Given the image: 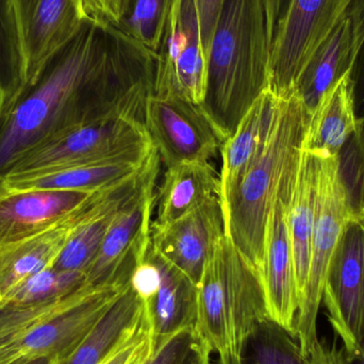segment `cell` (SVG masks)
Masks as SVG:
<instances>
[{"label": "cell", "mask_w": 364, "mask_h": 364, "mask_svg": "<svg viewBox=\"0 0 364 364\" xmlns=\"http://www.w3.org/2000/svg\"><path fill=\"white\" fill-rule=\"evenodd\" d=\"M156 63L123 30L85 18L0 110V181L23 156L76 128L114 117L144 122Z\"/></svg>", "instance_id": "1"}, {"label": "cell", "mask_w": 364, "mask_h": 364, "mask_svg": "<svg viewBox=\"0 0 364 364\" xmlns=\"http://www.w3.org/2000/svg\"><path fill=\"white\" fill-rule=\"evenodd\" d=\"M271 42L265 0H225L208 59L200 105L223 140L269 89Z\"/></svg>", "instance_id": "2"}, {"label": "cell", "mask_w": 364, "mask_h": 364, "mask_svg": "<svg viewBox=\"0 0 364 364\" xmlns=\"http://www.w3.org/2000/svg\"><path fill=\"white\" fill-rule=\"evenodd\" d=\"M310 117L296 90L278 96L267 141L223 207L226 235L258 269L272 205L289 171L299 161Z\"/></svg>", "instance_id": "3"}, {"label": "cell", "mask_w": 364, "mask_h": 364, "mask_svg": "<svg viewBox=\"0 0 364 364\" xmlns=\"http://www.w3.org/2000/svg\"><path fill=\"white\" fill-rule=\"evenodd\" d=\"M269 318L259 269L225 235L196 284L194 328L218 364H240L254 325Z\"/></svg>", "instance_id": "4"}, {"label": "cell", "mask_w": 364, "mask_h": 364, "mask_svg": "<svg viewBox=\"0 0 364 364\" xmlns=\"http://www.w3.org/2000/svg\"><path fill=\"white\" fill-rule=\"evenodd\" d=\"M154 151L142 119L110 117L66 132L23 156L6 177L102 162L144 161Z\"/></svg>", "instance_id": "5"}, {"label": "cell", "mask_w": 364, "mask_h": 364, "mask_svg": "<svg viewBox=\"0 0 364 364\" xmlns=\"http://www.w3.org/2000/svg\"><path fill=\"white\" fill-rule=\"evenodd\" d=\"M132 269L110 282L91 284L85 296L68 309L0 341V364H28L45 358L63 363L129 286Z\"/></svg>", "instance_id": "6"}, {"label": "cell", "mask_w": 364, "mask_h": 364, "mask_svg": "<svg viewBox=\"0 0 364 364\" xmlns=\"http://www.w3.org/2000/svg\"><path fill=\"white\" fill-rule=\"evenodd\" d=\"M318 158V205L312 233L309 277L295 322V338L308 357L318 340L316 321L327 271L344 224L353 213L350 194L340 170L339 156Z\"/></svg>", "instance_id": "7"}, {"label": "cell", "mask_w": 364, "mask_h": 364, "mask_svg": "<svg viewBox=\"0 0 364 364\" xmlns=\"http://www.w3.org/2000/svg\"><path fill=\"white\" fill-rule=\"evenodd\" d=\"M352 0H290L276 27L269 89L278 96L296 89L308 64L324 44Z\"/></svg>", "instance_id": "8"}, {"label": "cell", "mask_w": 364, "mask_h": 364, "mask_svg": "<svg viewBox=\"0 0 364 364\" xmlns=\"http://www.w3.org/2000/svg\"><path fill=\"white\" fill-rule=\"evenodd\" d=\"M346 363L364 353V209L344 224L325 279L323 299Z\"/></svg>", "instance_id": "9"}, {"label": "cell", "mask_w": 364, "mask_h": 364, "mask_svg": "<svg viewBox=\"0 0 364 364\" xmlns=\"http://www.w3.org/2000/svg\"><path fill=\"white\" fill-rule=\"evenodd\" d=\"M207 76L196 0H173L157 53L154 94L201 105Z\"/></svg>", "instance_id": "10"}, {"label": "cell", "mask_w": 364, "mask_h": 364, "mask_svg": "<svg viewBox=\"0 0 364 364\" xmlns=\"http://www.w3.org/2000/svg\"><path fill=\"white\" fill-rule=\"evenodd\" d=\"M144 125L166 168L210 161L224 143L200 105L174 96L151 94L145 105Z\"/></svg>", "instance_id": "11"}, {"label": "cell", "mask_w": 364, "mask_h": 364, "mask_svg": "<svg viewBox=\"0 0 364 364\" xmlns=\"http://www.w3.org/2000/svg\"><path fill=\"white\" fill-rule=\"evenodd\" d=\"M299 161L289 171L272 205L265 228L262 262L259 269L267 316L294 337L299 299L289 230L288 203Z\"/></svg>", "instance_id": "12"}, {"label": "cell", "mask_w": 364, "mask_h": 364, "mask_svg": "<svg viewBox=\"0 0 364 364\" xmlns=\"http://www.w3.org/2000/svg\"><path fill=\"white\" fill-rule=\"evenodd\" d=\"M158 175L151 177L115 214L85 272L87 284L110 282L136 263L139 248L151 237Z\"/></svg>", "instance_id": "13"}, {"label": "cell", "mask_w": 364, "mask_h": 364, "mask_svg": "<svg viewBox=\"0 0 364 364\" xmlns=\"http://www.w3.org/2000/svg\"><path fill=\"white\" fill-rule=\"evenodd\" d=\"M13 4L28 85L46 60L78 32L87 17L82 0H13Z\"/></svg>", "instance_id": "14"}, {"label": "cell", "mask_w": 364, "mask_h": 364, "mask_svg": "<svg viewBox=\"0 0 364 364\" xmlns=\"http://www.w3.org/2000/svg\"><path fill=\"white\" fill-rule=\"evenodd\" d=\"M364 44V0H352L348 10L312 58L299 78L296 92L310 117L325 94L354 70Z\"/></svg>", "instance_id": "15"}, {"label": "cell", "mask_w": 364, "mask_h": 364, "mask_svg": "<svg viewBox=\"0 0 364 364\" xmlns=\"http://www.w3.org/2000/svg\"><path fill=\"white\" fill-rule=\"evenodd\" d=\"M225 232L220 197L160 229H151L155 250L196 284L203 267Z\"/></svg>", "instance_id": "16"}, {"label": "cell", "mask_w": 364, "mask_h": 364, "mask_svg": "<svg viewBox=\"0 0 364 364\" xmlns=\"http://www.w3.org/2000/svg\"><path fill=\"white\" fill-rule=\"evenodd\" d=\"M111 186L94 193L73 213L47 230L0 246V304L28 278L53 267L75 229L97 209Z\"/></svg>", "instance_id": "17"}, {"label": "cell", "mask_w": 364, "mask_h": 364, "mask_svg": "<svg viewBox=\"0 0 364 364\" xmlns=\"http://www.w3.org/2000/svg\"><path fill=\"white\" fill-rule=\"evenodd\" d=\"M95 192L12 190L0 186V246L21 241L55 226Z\"/></svg>", "instance_id": "18"}, {"label": "cell", "mask_w": 364, "mask_h": 364, "mask_svg": "<svg viewBox=\"0 0 364 364\" xmlns=\"http://www.w3.org/2000/svg\"><path fill=\"white\" fill-rule=\"evenodd\" d=\"M277 102L278 96L271 90L262 92L242 117L232 134L223 143L220 151L222 207L260 154L273 122Z\"/></svg>", "instance_id": "19"}, {"label": "cell", "mask_w": 364, "mask_h": 364, "mask_svg": "<svg viewBox=\"0 0 364 364\" xmlns=\"http://www.w3.org/2000/svg\"><path fill=\"white\" fill-rule=\"evenodd\" d=\"M215 197L220 198V178L210 161L182 162L168 168L156 191L151 229L166 227Z\"/></svg>", "instance_id": "20"}, {"label": "cell", "mask_w": 364, "mask_h": 364, "mask_svg": "<svg viewBox=\"0 0 364 364\" xmlns=\"http://www.w3.org/2000/svg\"><path fill=\"white\" fill-rule=\"evenodd\" d=\"M318 168L320 158L301 149L288 203L289 230L292 243L299 305L309 277L312 233L318 205Z\"/></svg>", "instance_id": "21"}, {"label": "cell", "mask_w": 364, "mask_h": 364, "mask_svg": "<svg viewBox=\"0 0 364 364\" xmlns=\"http://www.w3.org/2000/svg\"><path fill=\"white\" fill-rule=\"evenodd\" d=\"M353 70L344 75L321 100L310 117L303 149L318 157H338L350 136L357 132L358 121L354 106Z\"/></svg>", "instance_id": "22"}, {"label": "cell", "mask_w": 364, "mask_h": 364, "mask_svg": "<svg viewBox=\"0 0 364 364\" xmlns=\"http://www.w3.org/2000/svg\"><path fill=\"white\" fill-rule=\"evenodd\" d=\"M151 252L159 267L161 282L153 303L145 306L154 327L155 350L175 333L194 326L196 320V284L164 258L151 244Z\"/></svg>", "instance_id": "23"}, {"label": "cell", "mask_w": 364, "mask_h": 364, "mask_svg": "<svg viewBox=\"0 0 364 364\" xmlns=\"http://www.w3.org/2000/svg\"><path fill=\"white\" fill-rule=\"evenodd\" d=\"M149 158L144 161L128 160V161L102 162V164L60 168V170L49 171V172L9 176L0 181V186L12 188V190L46 188V190L95 192V191L113 186L140 172L149 161Z\"/></svg>", "instance_id": "24"}, {"label": "cell", "mask_w": 364, "mask_h": 364, "mask_svg": "<svg viewBox=\"0 0 364 364\" xmlns=\"http://www.w3.org/2000/svg\"><path fill=\"white\" fill-rule=\"evenodd\" d=\"M142 299L127 287L76 350L60 364H100L144 314Z\"/></svg>", "instance_id": "25"}, {"label": "cell", "mask_w": 364, "mask_h": 364, "mask_svg": "<svg viewBox=\"0 0 364 364\" xmlns=\"http://www.w3.org/2000/svg\"><path fill=\"white\" fill-rule=\"evenodd\" d=\"M240 364H311L296 338L269 318L259 320L246 338Z\"/></svg>", "instance_id": "26"}, {"label": "cell", "mask_w": 364, "mask_h": 364, "mask_svg": "<svg viewBox=\"0 0 364 364\" xmlns=\"http://www.w3.org/2000/svg\"><path fill=\"white\" fill-rule=\"evenodd\" d=\"M27 85L25 59L13 0H0V110Z\"/></svg>", "instance_id": "27"}, {"label": "cell", "mask_w": 364, "mask_h": 364, "mask_svg": "<svg viewBox=\"0 0 364 364\" xmlns=\"http://www.w3.org/2000/svg\"><path fill=\"white\" fill-rule=\"evenodd\" d=\"M85 282V273L47 267L14 289L0 304V308L29 306L53 301L70 294Z\"/></svg>", "instance_id": "28"}, {"label": "cell", "mask_w": 364, "mask_h": 364, "mask_svg": "<svg viewBox=\"0 0 364 364\" xmlns=\"http://www.w3.org/2000/svg\"><path fill=\"white\" fill-rule=\"evenodd\" d=\"M173 0H132L121 29L157 55Z\"/></svg>", "instance_id": "29"}, {"label": "cell", "mask_w": 364, "mask_h": 364, "mask_svg": "<svg viewBox=\"0 0 364 364\" xmlns=\"http://www.w3.org/2000/svg\"><path fill=\"white\" fill-rule=\"evenodd\" d=\"M211 352L195 331L186 327L170 338L147 364H210Z\"/></svg>", "instance_id": "30"}, {"label": "cell", "mask_w": 364, "mask_h": 364, "mask_svg": "<svg viewBox=\"0 0 364 364\" xmlns=\"http://www.w3.org/2000/svg\"><path fill=\"white\" fill-rule=\"evenodd\" d=\"M154 354L155 341L153 322L145 309L138 325L100 364H147L153 358Z\"/></svg>", "instance_id": "31"}, {"label": "cell", "mask_w": 364, "mask_h": 364, "mask_svg": "<svg viewBox=\"0 0 364 364\" xmlns=\"http://www.w3.org/2000/svg\"><path fill=\"white\" fill-rule=\"evenodd\" d=\"M132 0H82L87 18L110 23L121 29L127 17Z\"/></svg>", "instance_id": "32"}, {"label": "cell", "mask_w": 364, "mask_h": 364, "mask_svg": "<svg viewBox=\"0 0 364 364\" xmlns=\"http://www.w3.org/2000/svg\"><path fill=\"white\" fill-rule=\"evenodd\" d=\"M224 2L225 0H196L199 26H200L201 46H203V57L207 62V68L212 38H213Z\"/></svg>", "instance_id": "33"}, {"label": "cell", "mask_w": 364, "mask_h": 364, "mask_svg": "<svg viewBox=\"0 0 364 364\" xmlns=\"http://www.w3.org/2000/svg\"><path fill=\"white\" fill-rule=\"evenodd\" d=\"M354 106L357 119L364 124V44L353 70Z\"/></svg>", "instance_id": "34"}, {"label": "cell", "mask_w": 364, "mask_h": 364, "mask_svg": "<svg viewBox=\"0 0 364 364\" xmlns=\"http://www.w3.org/2000/svg\"><path fill=\"white\" fill-rule=\"evenodd\" d=\"M311 364H346L343 350L336 346H328L321 342H316L309 355Z\"/></svg>", "instance_id": "35"}, {"label": "cell", "mask_w": 364, "mask_h": 364, "mask_svg": "<svg viewBox=\"0 0 364 364\" xmlns=\"http://www.w3.org/2000/svg\"><path fill=\"white\" fill-rule=\"evenodd\" d=\"M290 0H265L267 6V32H269V42L273 43L274 36H275L276 27L278 21L282 18L288 6Z\"/></svg>", "instance_id": "36"}, {"label": "cell", "mask_w": 364, "mask_h": 364, "mask_svg": "<svg viewBox=\"0 0 364 364\" xmlns=\"http://www.w3.org/2000/svg\"><path fill=\"white\" fill-rule=\"evenodd\" d=\"M28 364H57L55 361L50 360V359H38V360L33 361Z\"/></svg>", "instance_id": "37"}, {"label": "cell", "mask_w": 364, "mask_h": 364, "mask_svg": "<svg viewBox=\"0 0 364 364\" xmlns=\"http://www.w3.org/2000/svg\"><path fill=\"white\" fill-rule=\"evenodd\" d=\"M346 364H364V353L358 358L354 359V360L348 361Z\"/></svg>", "instance_id": "38"}, {"label": "cell", "mask_w": 364, "mask_h": 364, "mask_svg": "<svg viewBox=\"0 0 364 364\" xmlns=\"http://www.w3.org/2000/svg\"><path fill=\"white\" fill-rule=\"evenodd\" d=\"M363 128H364V124H363Z\"/></svg>", "instance_id": "39"}]
</instances>
